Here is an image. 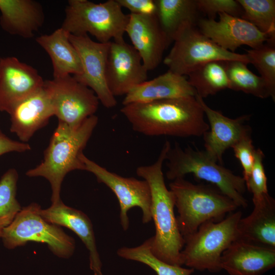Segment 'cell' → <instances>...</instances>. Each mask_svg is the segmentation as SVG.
Instances as JSON below:
<instances>
[{
    "label": "cell",
    "mask_w": 275,
    "mask_h": 275,
    "mask_svg": "<svg viewBox=\"0 0 275 275\" xmlns=\"http://www.w3.org/2000/svg\"><path fill=\"white\" fill-rule=\"evenodd\" d=\"M121 112L133 130L147 136L199 137L209 129L196 96L131 103Z\"/></svg>",
    "instance_id": "obj_1"
},
{
    "label": "cell",
    "mask_w": 275,
    "mask_h": 275,
    "mask_svg": "<svg viewBox=\"0 0 275 275\" xmlns=\"http://www.w3.org/2000/svg\"><path fill=\"white\" fill-rule=\"evenodd\" d=\"M171 146L167 141L156 161L138 167L136 173L148 182L150 188L152 219L155 228V234L151 237V251L162 261L181 266L183 265L181 251L184 240L174 213V195L166 187L162 172L163 163Z\"/></svg>",
    "instance_id": "obj_2"
},
{
    "label": "cell",
    "mask_w": 275,
    "mask_h": 275,
    "mask_svg": "<svg viewBox=\"0 0 275 275\" xmlns=\"http://www.w3.org/2000/svg\"><path fill=\"white\" fill-rule=\"evenodd\" d=\"M98 122L95 115L76 128L58 121L42 161L26 172L27 176L42 177L48 180L51 189V203L61 200V185L66 175L74 170H85L81 156Z\"/></svg>",
    "instance_id": "obj_3"
},
{
    "label": "cell",
    "mask_w": 275,
    "mask_h": 275,
    "mask_svg": "<svg viewBox=\"0 0 275 275\" xmlns=\"http://www.w3.org/2000/svg\"><path fill=\"white\" fill-rule=\"evenodd\" d=\"M165 160L167 161L168 179L173 181L191 174L199 179L215 185L238 207L248 206V201L243 196L246 187L243 177L219 164L205 150L190 147L182 148L176 143L169 149Z\"/></svg>",
    "instance_id": "obj_4"
},
{
    "label": "cell",
    "mask_w": 275,
    "mask_h": 275,
    "mask_svg": "<svg viewBox=\"0 0 275 275\" xmlns=\"http://www.w3.org/2000/svg\"><path fill=\"white\" fill-rule=\"evenodd\" d=\"M179 215L176 217L183 238L196 232L208 222H217L238 206L217 188L204 184H195L184 178L169 184Z\"/></svg>",
    "instance_id": "obj_5"
},
{
    "label": "cell",
    "mask_w": 275,
    "mask_h": 275,
    "mask_svg": "<svg viewBox=\"0 0 275 275\" xmlns=\"http://www.w3.org/2000/svg\"><path fill=\"white\" fill-rule=\"evenodd\" d=\"M61 28L71 35L91 34L98 42L124 40L129 20L116 0L95 3L88 0H69Z\"/></svg>",
    "instance_id": "obj_6"
},
{
    "label": "cell",
    "mask_w": 275,
    "mask_h": 275,
    "mask_svg": "<svg viewBox=\"0 0 275 275\" xmlns=\"http://www.w3.org/2000/svg\"><path fill=\"white\" fill-rule=\"evenodd\" d=\"M241 218L240 211L230 213L219 222L204 223L196 232L184 237L181 251L183 264L194 270H221L223 253L239 239L238 225Z\"/></svg>",
    "instance_id": "obj_7"
},
{
    "label": "cell",
    "mask_w": 275,
    "mask_h": 275,
    "mask_svg": "<svg viewBox=\"0 0 275 275\" xmlns=\"http://www.w3.org/2000/svg\"><path fill=\"white\" fill-rule=\"evenodd\" d=\"M40 208L36 203L22 207L11 224L3 230L1 238L4 246L12 250L29 242H41L47 244L56 256L70 258L75 249L74 239L61 227L46 221L39 213Z\"/></svg>",
    "instance_id": "obj_8"
},
{
    "label": "cell",
    "mask_w": 275,
    "mask_h": 275,
    "mask_svg": "<svg viewBox=\"0 0 275 275\" xmlns=\"http://www.w3.org/2000/svg\"><path fill=\"white\" fill-rule=\"evenodd\" d=\"M174 45L163 60L169 71L188 75L201 66L215 61H241L250 64L246 54L228 51L203 35L196 25L182 29L174 40Z\"/></svg>",
    "instance_id": "obj_9"
},
{
    "label": "cell",
    "mask_w": 275,
    "mask_h": 275,
    "mask_svg": "<svg viewBox=\"0 0 275 275\" xmlns=\"http://www.w3.org/2000/svg\"><path fill=\"white\" fill-rule=\"evenodd\" d=\"M44 87L54 116L72 128L80 126L98 108L99 100L95 93L72 75L46 80Z\"/></svg>",
    "instance_id": "obj_10"
},
{
    "label": "cell",
    "mask_w": 275,
    "mask_h": 275,
    "mask_svg": "<svg viewBox=\"0 0 275 275\" xmlns=\"http://www.w3.org/2000/svg\"><path fill=\"white\" fill-rule=\"evenodd\" d=\"M81 159L84 163L85 170L92 173L99 183L106 185L117 198L120 208V223L124 230H127L129 225L127 212L134 207L141 209L144 224L152 220L151 191L146 180L124 177L109 171L88 158L84 153Z\"/></svg>",
    "instance_id": "obj_11"
},
{
    "label": "cell",
    "mask_w": 275,
    "mask_h": 275,
    "mask_svg": "<svg viewBox=\"0 0 275 275\" xmlns=\"http://www.w3.org/2000/svg\"><path fill=\"white\" fill-rule=\"evenodd\" d=\"M69 37L79 54L82 67V73L73 77L91 89L104 107H114L117 101L108 87L106 75L110 42H97L88 35L75 36L69 34Z\"/></svg>",
    "instance_id": "obj_12"
},
{
    "label": "cell",
    "mask_w": 275,
    "mask_h": 275,
    "mask_svg": "<svg viewBox=\"0 0 275 275\" xmlns=\"http://www.w3.org/2000/svg\"><path fill=\"white\" fill-rule=\"evenodd\" d=\"M218 15V20L199 19L198 28L203 35L228 51L235 52L244 45L256 48L266 42L274 43L275 39L240 17L226 13Z\"/></svg>",
    "instance_id": "obj_13"
},
{
    "label": "cell",
    "mask_w": 275,
    "mask_h": 275,
    "mask_svg": "<svg viewBox=\"0 0 275 275\" xmlns=\"http://www.w3.org/2000/svg\"><path fill=\"white\" fill-rule=\"evenodd\" d=\"M148 71L132 45L124 40L110 42L106 75L114 96L125 95L132 88L146 81Z\"/></svg>",
    "instance_id": "obj_14"
},
{
    "label": "cell",
    "mask_w": 275,
    "mask_h": 275,
    "mask_svg": "<svg viewBox=\"0 0 275 275\" xmlns=\"http://www.w3.org/2000/svg\"><path fill=\"white\" fill-rule=\"evenodd\" d=\"M36 69L15 57L0 58V111L10 114L44 84Z\"/></svg>",
    "instance_id": "obj_15"
},
{
    "label": "cell",
    "mask_w": 275,
    "mask_h": 275,
    "mask_svg": "<svg viewBox=\"0 0 275 275\" xmlns=\"http://www.w3.org/2000/svg\"><path fill=\"white\" fill-rule=\"evenodd\" d=\"M125 33L140 54L148 71L161 63L163 52L171 43L154 14H129Z\"/></svg>",
    "instance_id": "obj_16"
},
{
    "label": "cell",
    "mask_w": 275,
    "mask_h": 275,
    "mask_svg": "<svg viewBox=\"0 0 275 275\" xmlns=\"http://www.w3.org/2000/svg\"><path fill=\"white\" fill-rule=\"evenodd\" d=\"M196 97L209 122V129L203 135L204 150L222 164L223 155L226 150L231 148L244 135L251 133V128L246 124L250 116L230 118L221 112L210 107L204 99L197 95Z\"/></svg>",
    "instance_id": "obj_17"
},
{
    "label": "cell",
    "mask_w": 275,
    "mask_h": 275,
    "mask_svg": "<svg viewBox=\"0 0 275 275\" xmlns=\"http://www.w3.org/2000/svg\"><path fill=\"white\" fill-rule=\"evenodd\" d=\"M221 265L230 275H262L275 266V249L238 239L224 252Z\"/></svg>",
    "instance_id": "obj_18"
},
{
    "label": "cell",
    "mask_w": 275,
    "mask_h": 275,
    "mask_svg": "<svg viewBox=\"0 0 275 275\" xmlns=\"http://www.w3.org/2000/svg\"><path fill=\"white\" fill-rule=\"evenodd\" d=\"M41 216L51 224L67 228L81 239L89 253L90 265L94 275H103L92 223L82 211L65 205L61 200L46 209L40 208Z\"/></svg>",
    "instance_id": "obj_19"
},
{
    "label": "cell",
    "mask_w": 275,
    "mask_h": 275,
    "mask_svg": "<svg viewBox=\"0 0 275 275\" xmlns=\"http://www.w3.org/2000/svg\"><path fill=\"white\" fill-rule=\"evenodd\" d=\"M10 130L20 142L26 143L54 116L48 95L43 86L18 103L9 114Z\"/></svg>",
    "instance_id": "obj_20"
},
{
    "label": "cell",
    "mask_w": 275,
    "mask_h": 275,
    "mask_svg": "<svg viewBox=\"0 0 275 275\" xmlns=\"http://www.w3.org/2000/svg\"><path fill=\"white\" fill-rule=\"evenodd\" d=\"M0 25L7 33L30 39L43 25L42 5L34 0H0Z\"/></svg>",
    "instance_id": "obj_21"
},
{
    "label": "cell",
    "mask_w": 275,
    "mask_h": 275,
    "mask_svg": "<svg viewBox=\"0 0 275 275\" xmlns=\"http://www.w3.org/2000/svg\"><path fill=\"white\" fill-rule=\"evenodd\" d=\"M196 92L185 76L168 70L150 80L132 88L125 96L123 105L133 103L149 102L155 100L195 96Z\"/></svg>",
    "instance_id": "obj_22"
},
{
    "label": "cell",
    "mask_w": 275,
    "mask_h": 275,
    "mask_svg": "<svg viewBox=\"0 0 275 275\" xmlns=\"http://www.w3.org/2000/svg\"><path fill=\"white\" fill-rule=\"evenodd\" d=\"M253 204L252 212L239 221V239L275 249V200L269 195Z\"/></svg>",
    "instance_id": "obj_23"
},
{
    "label": "cell",
    "mask_w": 275,
    "mask_h": 275,
    "mask_svg": "<svg viewBox=\"0 0 275 275\" xmlns=\"http://www.w3.org/2000/svg\"><path fill=\"white\" fill-rule=\"evenodd\" d=\"M69 36V33L60 28L50 34L42 35L36 39L51 59L53 78L68 75L77 76L82 72L80 57Z\"/></svg>",
    "instance_id": "obj_24"
},
{
    "label": "cell",
    "mask_w": 275,
    "mask_h": 275,
    "mask_svg": "<svg viewBox=\"0 0 275 275\" xmlns=\"http://www.w3.org/2000/svg\"><path fill=\"white\" fill-rule=\"evenodd\" d=\"M155 15L171 42L188 25H197L199 11L195 0H155Z\"/></svg>",
    "instance_id": "obj_25"
},
{
    "label": "cell",
    "mask_w": 275,
    "mask_h": 275,
    "mask_svg": "<svg viewBox=\"0 0 275 275\" xmlns=\"http://www.w3.org/2000/svg\"><path fill=\"white\" fill-rule=\"evenodd\" d=\"M223 63L230 89L241 91L260 98L271 97L274 101L275 95L262 78L248 68V64L237 60L224 61Z\"/></svg>",
    "instance_id": "obj_26"
},
{
    "label": "cell",
    "mask_w": 275,
    "mask_h": 275,
    "mask_svg": "<svg viewBox=\"0 0 275 275\" xmlns=\"http://www.w3.org/2000/svg\"><path fill=\"white\" fill-rule=\"evenodd\" d=\"M188 76V81L195 90L196 95L203 99L230 88L223 61L207 63Z\"/></svg>",
    "instance_id": "obj_27"
},
{
    "label": "cell",
    "mask_w": 275,
    "mask_h": 275,
    "mask_svg": "<svg viewBox=\"0 0 275 275\" xmlns=\"http://www.w3.org/2000/svg\"><path fill=\"white\" fill-rule=\"evenodd\" d=\"M152 237L133 248L122 247L117 251L119 256L143 263L151 267L157 275H190L194 270L168 264L156 257L151 251Z\"/></svg>",
    "instance_id": "obj_28"
},
{
    "label": "cell",
    "mask_w": 275,
    "mask_h": 275,
    "mask_svg": "<svg viewBox=\"0 0 275 275\" xmlns=\"http://www.w3.org/2000/svg\"><path fill=\"white\" fill-rule=\"evenodd\" d=\"M243 10L241 18L275 39V1L237 0Z\"/></svg>",
    "instance_id": "obj_29"
},
{
    "label": "cell",
    "mask_w": 275,
    "mask_h": 275,
    "mask_svg": "<svg viewBox=\"0 0 275 275\" xmlns=\"http://www.w3.org/2000/svg\"><path fill=\"white\" fill-rule=\"evenodd\" d=\"M18 179V174L15 169H9L0 179V238L3 230L22 208L16 199Z\"/></svg>",
    "instance_id": "obj_30"
},
{
    "label": "cell",
    "mask_w": 275,
    "mask_h": 275,
    "mask_svg": "<svg viewBox=\"0 0 275 275\" xmlns=\"http://www.w3.org/2000/svg\"><path fill=\"white\" fill-rule=\"evenodd\" d=\"M250 63L257 69L275 95V47L274 43L266 42L262 46L245 49Z\"/></svg>",
    "instance_id": "obj_31"
},
{
    "label": "cell",
    "mask_w": 275,
    "mask_h": 275,
    "mask_svg": "<svg viewBox=\"0 0 275 275\" xmlns=\"http://www.w3.org/2000/svg\"><path fill=\"white\" fill-rule=\"evenodd\" d=\"M264 154L260 149H256L255 161L251 174L246 181V187L253 195V202L262 200L269 196L267 177L263 165Z\"/></svg>",
    "instance_id": "obj_32"
},
{
    "label": "cell",
    "mask_w": 275,
    "mask_h": 275,
    "mask_svg": "<svg viewBox=\"0 0 275 275\" xmlns=\"http://www.w3.org/2000/svg\"><path fill=\"white\" fill-rule=\"evenodd\" d=\"M199 12L207 14L209 19H214L215 14L226 13L241 17L243 10L237 0H196Z\"/></svg>",
    "instance_id": "obj_33"
},
{
    "label": "cell",
    "mask_w": 275,
    "mask_h": 275,
    "mask_svg": "<svg viewBox=\"0 0 275 275\" xmlns=\"http://www.w3.org/2000/svg\"><path fill=\"white\" fill-rule=\"evenodd\" d=\"M231 148L242 166V177L246 182L251 174L255 161L256 149L253 145L251 133L244 135Z\"/></svg>",
    "instance_id": "obj_34"
},
{
    "label": "cell",
    "mask_w": 275,
    "mask_h": 275,
    "mask_svg": "<svg viewBox=\"0 0 275 275\" xmlns=\"http://www.w3.org/2000/svg\"><path fill=\"white\" fill-rule=\"evenodd\" d=\"M121 7L130 11L131 14H154L155 13V0H116Z\"/></svg>",
    "instance_id": "obj_35"
},
{
    "label": "cell",
    "mask_w": 275,
    "mask_h": 275,
    "mask_svg": "<svg viewBox=\"0 0 275 275\" xmlns=\"http://www.w3.org/2000/svg\"><path fill=\"white\" fill-rule=\"evenodd\" d=\"M31 149L29 144L13 140L0 130V156L11 152H23Z\"/></svg>",
    "instance_id": "obj_36"
}]
</instances>
